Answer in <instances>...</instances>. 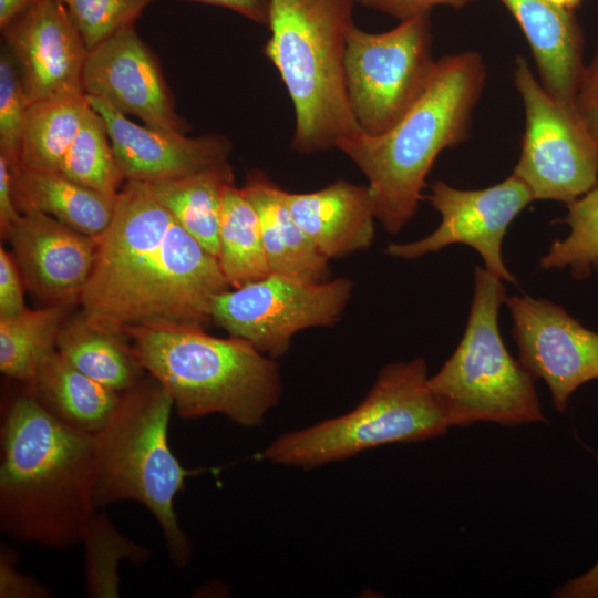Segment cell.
Masks as SVG:
<instances>
[{"instance_id":"obj_1","label":"cell","mask_w":598,"mask_h":598,"mask_svg":"<svg viewBox=\"0 0 598 598\" xmlns=\"http://www.w3.org/2000/svg\"><path fill=\"white\" fill-rule=\"evenodd\" d=\"M230 288L218 259L176 221L150 183L125 181L79 303L92 321L120 332L204 328L214 297Z\"/></svg>"},{"instance_id":"obj_13","label":"cell","mask_w":598,"mask_h":598,"mask_svg":"<svg viewBox=\"0 0 598 598\" xmlns=\"http://www.w3.org/2000/svg\"><path fill=\"white\" fill-rule=\"evenodd\" d=\"M505 302L518 360L546 383L554 409L565 413L571 394L598 379V333L549 300L513 296Z\"/></svg>"},{"instance_id":"obj_21","label":"cell","mask_w":598,"mask_h":598,"mask_svg":"<svg viewBox=\"0 0 598 598\" xmlns=\"http://www.w3.org/2000/svg\"><path fill=\"white\" fill-rule=\"evenodd\" d=\"M12 190L20 213L37 209L89 236L107 228L117 194L79 184L59 172L38 171L17 163L11 166Z\"/></svg>"},{"instance_id":"obj_39","label":"cell","mask_w":598,"mask_h":598,"mask_svg":"<svg viewBox=\"0 0 598 598\" xmlns=\"http://www.w3.org/2000/svg\"><path fill=\"white\" fill-rule=\"evenodd\" d=\"M230 9L264 25L269 24L271 0H187Z\"/></svg>"},{"instance_id":"obj_35","label":"cell","mask_w":598,"mask_h":598,"mask_svg":"<svg viewBox=\"0 0 598 598\" xmlns=\"http://www.w3.org/2000/svg\"><path fill=\"white\" fill-rule=\"evenodd\" d=\"M23 279L13 257L0 247V317L25 311Z\"/></svg>"},{"instance_id":"obj_41","label":"cell","mask_w":598,"mask_h":598,"mask_svg":"<svg viewBox=\"0 0 598 598\" xmlns=\"http://www.w3.org/2000/svg\"><path fill=\"white\" fill-rule=\"evenodd\" d=\"M555 6L563 8L568 11H574L582 0H548Z\"/></svg>"},{"instance_id":"obj_27","label":"cell","mask_w":598,"mask_h":598,"mask_svg":"<svg viewBox=\"0 0 598 598\" xmlns=\"http://www.w3.org/2000/svg\"><path fill=\"white\" fill-rule=\"evenodd\" d=\"M72 305H47L0 317V371L29 383L42 362L56 349L60 330Z\"/></svg>"},{"instance_id":"obj_17","label":"cell","mask_w":598,"mask_h":598,"mask_svg":"<svg viewBox=\"0 0 598 598\" xmlns=\"http://www.w3.org/2000/svg\"><path fill=\"white\" fill-rule=\"evenodd\" d=\"M104 120L125 181L177 179L228 161L230 140L221 134L187 136L137 124L106 101L87 96Z\"/></svg>"},{"instance_id":"obj_24","label":"cell","mask_w":598,"mask_h":598,"mask_svg":"<svg viewBox=\"0 0 598 598\" xmlns=\"http://www.w3.org/2000/svg\"><path fill=\"white\" fill-rule=\"evenodd\" d=\"M231 183L234 172L226 161L189 176L150 185L176 221L217 258L221 198Z\"/></svg>"},{"instance_id":"obj_10","label":"cell","mask_w":598,"mask_h":598,"mask_svg":"<svg viewBox=\"0 0 598 598\" xmlns=\"http://www.w3.org/2000/svg\"><path fill=\"white\" fill-rule=\"evenodd\" d=\"M515 85L523 99L526 126L513 171L534 199L569 203L598 184V151L575 106L553 97L524 56H517Z\"/></svg>"},{"instance_id":"obj_37","label":"cell","mask_w":598,"mask_h":598,"mask_svg":"<svg viewBox=\"0 0 598 598\" xmlns=\"http://www.w3.org/2000/svg\"><path fill=\"white\" fill-rule=\"evenodd\" d=\"M21 213L16 206L9 161L0 154V233L6 238Z\"/></svg>"},{"instance_id":"obj_6","label":"cell","mask_w":598,"mask_h":598,"mask_svg":"<svg viewBox=\"0 0 598 598\" xmlns=\"http://www.w3.org/2000/svg\"><path fill=\"white\" fill-rule=\"evenodd\" d=\"M173 409L171 395L153 378L121 393L111 419L94 434L92 502L96 509L123 501L142 504L159 525L173 564L185 568L193 547L174 499L192 472L168 445Z\"/></svg>"},{"instance_id":"obj_20","label":"cell","mask_w":598,"mask_h":598,"mask_svg":"<svg viewBox=\"0 0 598 598\" xmlns=\"http://www.w3.org/2000/svg\"><path fill=\"white\" fill-rule=\"evenodd\" d=\"M241 189L258 214L270 274L309 282L328 280L329 259L292 217L283 189L260 171L250 172Z\"/></svg>"},{"instance_id":"obj_15","label":"cell","mask_w":598,"mask_h":598,"mask_svg":"<svg viewBox=\"0 0 598 598\" xmlns=\"http://www.w3.org/2000/svg\"><path fill=\"white\" fill-rule=\"evenodd\" d=\"M31 103L81 94L89 49L60 0H37L1 29Z\"/></svg>"},{"instance_id":"obj_40","label":"cell","mask_w":598,"mask_h":598,"mask_svg":"<svg viewBox=\"0 0 598 598\" xmlns=\"http://www.w3.org/2000/svg\"><path fill=\"white\" fill-rule=\"evenodd\" d=\"M37 0H0V29L29 8Z\"/></svg>"},{"instance_id":"obj_19","label":"cell","mask_w":598,"mask_h":598,"mask_svg":"<svg viewBox=\"0 0 598 598\" xmlns=\"http://www.w3.org/2000/svg\"><path fill=\"white\" fill-rule=\"evenodd\" d=\"M519 24L540 83L556 100L574 106L585 70L584 37L571 11L548 0H501Z\"/></svg>"},{"instance_id":"obj_23","label":"cell","mask_w":598,"mask_h":598,"mask_svg":"<svg viewBox=\"0 0 598 598\" xmlns=\"http://www.w3.org/2000/svg\"><path fill=\"white\" fill-rule=\"evenodd\" d=\"M126 334L103 327L81 311L68 317L56 340V351L75 369L104 386L123 393L142 380Z\"/></svg>"},{"instance_id":"obj_11","label":"cell","mask_w":598,"mask_h":598,"mask_svg":"<svg viewBox=\"0 0 598 598\" xmlns=\"http://www.w3.org/2000/svg\"><path fill=\"white\" fill-rule=\"evenodd\" d=\"M352 286L348 278L309 282L269 274L216 295L210 316L231 337L275 359L288 351L297 332L333 326L350 299Z\"/></svg>"},{"instance_id":"obj_4","label":"cell","mask_w":598,"mask_h":598,"mask_svg":"<svg viewBox=\"0 0 598 598\" xmlns=\"http://www.w3.org/2000/svg\"><path fill=\"white\" fill-rule=\"evenodd\" d=\"M148 374L171 395L182 419L223 414L256 427L282 392L277 363L248 341L216 338L204 328L150 326L124 332Z\"/></svg>"},{"instance_id":"obj_26","label":"cell","mask_w":598,"mask_h":598,"mask_svg":"<svg viewBox=\"0 0 598 598\" xmlns=\"http://www.w3.org/2000/svg\"><path fill=\"white\" fill-rule=\"evenodd\" d=\"M217 259L231 288L270 274L258 214L235 183L223 193Z\"/></svg>"},{"instance_id":"obj_8","label":"cell","mask_w":598,"mask_h":598,"mask_svg":"<svg viewBox=\"0 0 598 598\" xmlns=\"http://www.w3.org/2000/svg\"><path fill=\"white\" fill-rule=\"evenodd\" d=\"M505 300L503 280L476 267L463 337L441 369L429 377V386L444 405L452 427L478 422L503 426L548 423L535 379L502 339L498 312Z\"/></svg>"},{"instance_id":"obj_38","label":"cell","mask_w":598,"mask_h":598,"mask_svg":"<svg viewBox=\"0 0 598 598\" xmlns=\"http://www.w3.org/2000/svg\"><path fill=\"white\" fill-rule=\"evenodd\" d=\"M554 598H598V559L584 574L568 579L553 591Z\"/></svg>"},{"instance_id":"obj_25","label":"cell","mask_w":598,"mask_h":598,"mask_svg":"<svg viewBox=\"0 0 598 598\" xmlns=\"http://www.w3.org/2000/svg\"><path fill=\"white\" fill-rule=\"evenodd\" d=\"M89 106L84 93L31 103L22 125L18 163L32 169L60 172Z\"/></svg>"},{"instance_id":"obj_36","label":"cell","mask_w":598,"mask_h":598,"mask_svg":"<svg viewBox=\"0 0 598 598\" xmlns=\"http://www.w3.org/2000/svg\"><path fill=\"white\" fill-rule=\"evenodd\" d=\"M361 4L400 20L429 14L436 6L463 7L472 0H358Z\"/></svg>"},{"instance_id":"obj_2","label":"cell","mask_w":598,"mask_h":598,"mask_svg":"<svg viewBox=\"0 0 598 598\" xmlns=\"http://www.w3.org/2000/svg\"><path fill=\"white\" fill-rule=\"evenodd\" d=\"M0 530L55 550L81 544L92 502L94 434L73 429L24 390L2 406Z\"/></svg>"},{"instance_id":"obj_34","label":"cell","mask_w":598,"mask_h":598,"mask_svg":"<svg viewBox=\"0 0 598 598\" xmlns=\"http://www.w3.org/2000/svg\"><path fill=\"white\" fill-rule=\"evenodd\" d=\"M574 106L598 151V49L589 65L585 66Z\"/></svg>"},{"instance_id":"obj_29","label":"cell","mask_w":598,"mask_h":598,"mask_svg":"<svg viewBox=\"0 0 598 598\" xmlns=\"http://www.w3.org/2000/svg\"><path fill=\"white\" fill-rule=\"evenodd\" d=\"M59 173L79 184L107 194H118L125 183L115 159L106 124L91 105Z\"/></svg>"},{"instance_id":"obj_31","label":"cell","mask_w":598,"mask_h":598,"mask_svg":"<svg viewBox=\"0 0 598 598\" xmlns=\"http://www.w3.org/2000/svg\"><path fill=\"white\" fill-rule=\"evenodd\" d=\"M89 49L117 31L135 24L154 0H60Z\"/></svg>"},{"instance_id":"obj_32","label":"cell","mask_w":598,"mask_h":598,"mask_svg":"<svg viewBox=\"0 0 598 598\" xmlns=\"http://www.w3.org/2000/svg\"><path fill=\"white\" fill-rule=\"evenodd\" d=\"M30 102L19 70L9 50L2 44L0 54V154L10 163L19 162L22 125Z\"/></svg>"},{"instance_id":"obj_28","label":"cell","mask_w":598,"mask_h":598,"mask_svg":"<svg viewBox=\"0 0 598 598\" xmlns=\"http://www.w3.org/2000/svg\"><path fill=\"white\" fill-rule=\"evenodd\" d=\"M81 544L85 550V592L95 598L118 597L117 567L122 559L142 564L151 555L150 549L126 538L99 509L91 518Z\"/></svg>"},{"instance_id":"obj_16","label":"cell","mask_w":598,"mask_h":598,"mask_svg":"<svg viewBox=\"0 0 598 598\" xmlns=\"http://www.w3.org/2000/svg\"><path fill=\"white\" fill-rule=\"evenodd\" d=\"M6 239L24 286L45 305H73L91 276L99 237L37 209L21 213Z\"/></svg>"},{"instance_id":"obj_3","label":"cell","mask_w":598,"mask_h":598,"mask_svg":"<svg viewBox=\"0 0 598 598\" xmlns=\"http://www.w3.org/2000/svg\"><path fill=\"white\" fill-rule=\"evenodd\" d=\"M485 80L478 52L442 56L420 97L394 126L379 135L360 130L337 144L368 178L375 218L386 231L399 233L414 216L439 154L468 138Z\"/></svg>"},{"instance_id":"obj_7","label":"cell","mask_w":598,"mask_h":598,"mask_svg":"<svg viewBox=\"0 0 598 598\" xmlns=\"http://www.w3.org/2000/svg\"><path fill=\"white\" fill-rule=\"evenodd\" d=\"M452 427L442 402L429 386L423 358L382 368L363 400L351 411L283 433L264 450L271 463L312 468L394 443H417Z\"/></svg>"},{"instance_id":"obj_12","label":"cell","mask_w":598,"mask_h":598,"mask_svg":"<svg viewBox=\"0 0 598 598\" xmlns=\"http://www.w3.org/2000/svg\"><path fill=\"white\" fill-rule=\"evenodd\" d=\"M427 199L441 215L440 225L422 239L390 243L384 250L386 255L414 259L453 244H463L481 255L486 270L516 285L503 260L502 244L511 223L535 200L522 178L512 173L496 185L468 190L437 181L431 185Z\"/></svg>"},{"instance_id":"obj_9","label":"cell","mask_w":598,"mask_h":598,"mask_svg":"<svg viewBox=\"0 0 598 598\" xmlns=\"http://www.w3.org/2000/svg\"><path fill=\"white\" fill-rule=\"evenodd\" d=\"M434 63L429 14L401 20L382 33L352 25L344 73L350 107L361 131L379 135L394 126L424 91Z\"/></svg>"},{"instance_id":"obj_30","label":"cell","mask_w":598,"mask_h":598,"mask_svg":"<svg viewBox=\"0 0 598 598\" xmlns=\"http://www.w3.org/2000/svg\"><path fill=\"white\" fill-rule=\"evenodd\" d=\"M568 214L556 220L570 227L569 235L555 240L539 260L540 268L570 267L573 277L586 279L598 267V184L567 203Z\"/></svg>"},{"instance_id":"obj_14","label":"cell","mask_w":598,"mask_h":598,"mask_svg":"<svg viewBox=\"0 0 598 598\" xmlns=\"http://www.w3.org/2000/svg\"><path fill=\"white\" fill-rule=\"evenodd\" d=\"M82 86L86 96L102 99L151 127L179 134L190 128L177 113L158 59L134 25L89 51Z\"/></svg>"},{"instance_id":"obj_5","label":"cell","mask_w":598,"mask_h":598,"mask_svg":"<svg viewBox=\"0 0 598 598\" xmlns=\"http://www.w3.org/2000/svg\"><path fill=\"white\" fill-rule=\"evenodd\" d=\"M352 0H271L264 53L293 104L292 147L303 154L337 148L361 128L350 107L344 73Z\"/></svg>"},{"instance_id":"obj_22","label":"cell","mask_w":598,"mask_h":598,"mask_svg":"<svg viewBox=\"0 0 598 598\" xmlns=\"http://www.w3.org/2000/svg\"><path fill=\"white\" fill-rule=\"evenodd\" d=\"M23 385L58 420L90 434L106 425L121 396L75 369L56 349Z\"/></svg>"},{"instance_id":"obj_33","label":"cell","mask_w":598,"mask_h":598,"mask_svg":"<svg viewBox=\"0 0 598 598\" xmlns=\"http://www.w3.org/2000/svg\"><path fill=\"white\" fill-rule=\"evenodd\" d=\"M18 554L7 545L0 549V597L1 598H45L49 590L30 576L18 571Z\"/></svg>"},{"instance_id":"obj_18","label":"cell","mask_w":598,"mask_h":598,"mask_svg":"<svg viewBox=\"0 0 598 598\" xmlns=\"http://www.w3.org/2000/svg\"><path fill=\"white\" fill-rule=\"evenodd\" d=\"M292 217L328 258L367 249L374 239V208L368 186L339 179L311 193L283 189Z\"/></svg>"}]
</instances>
